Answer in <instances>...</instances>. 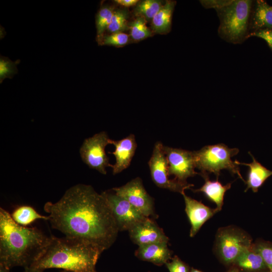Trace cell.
<instances>
[{"instance_id":"20","label":"cell","mask_w":272,"mask_h":272,"mask_svg":"<svg viewBox=\"0 0 272 272\" xmlns=\"http://www.w3.org/2000/svg\"><path fill=\"white\" fill-rule=\"evenodd\" d=\"M174 6V2H167L152 19V28L155 32L162 34L169 30Z\"/></svg>"},{"instance_id":"24","label":"cell","mask_w":272,"mask_h":272,"mask_svg":"<svg viewBox=\"0 0 272 272\" xmlns=\"http://www.w3.org/2000/svg\"><path fill=\"white\" fill-rule=\"evenodd\" d=\"M130 35L134 41L144 39L151 35V32L146 25L145 18L139 16L129 26Z\"/></svg>"},{"instance_id":"36","label":"cell","mask_w":272,"mask_h":272,"mask_svg":"<svg viewBox=\"0 0 272 272\" xmlns=\"http://www.w3.org/2000/svg\"><path fill=\"white\" fill-rule=\"evenodd\" d=\"M190 272H202L201 271H200L197 269H195V268H192L190 270Z\"/></svg>"},{"instance_id":"21","label":"cell","mask_w":272,"mask_h":272,"mask_svg":"<svg viewBox=\"0 0 272 272\" xmlns=\"http://www.w3.org/2000/svg\"><path fill=\"white\" fill-rule=\"evenodd\" d=\"M11 216L13 220L18 224L27 227L35 220L43 219L48 221V216H45L39 214L33 207L23 205L17 208L14 210Z\"/></svg>"},{"instance_id":"8","label":"cell","mask_w":272,"mask_h":272,"mask_svg":"<svg viewBox=\"0 0 272 272\" xmlns=\"http://www.w3.org/2000/svg\"><path fill=\"white\" fill-rule=\"evenodd\" d=\"M111 139L105 131H101L86 139L83 142L80 154L82 161L90 168L106 174V168L111 167L105 153L106 147Z\"/></svg>"},{"instance_id":"37","label":"cell","mask_w":272,"mask_h":272,"mask_svg":"<svg viewBox=\"0 0 272 272\" xmlns=\"http://www.w3.org/2000/svg\"><path fill=\"white\" fill-rule=\"evenodd\" d=\"M60 272H71V271H66V270H61ZM96 272H97V271H96Z\"/></svg>"},{"instance_id":"32","label":"cell","mask_w":272,"mask_h":272,"mask_svg":"<svg viewBox=\"0 0 272 272\" xmlns=\"http://www.w3.org/2000/svg\"><path fill=\"white\" fill-rule=\"evenodd\" d=\"M115 2L121 6L125 7H130L135 5L138 1L137 0H116Z\"/></svg>"},{"instance_id":"9","label":"cell","mask_w":272,"mask_h":272,"mask_svg":"<svg viewBox=\"0 0 272 272\" xmlns=\"http://www.w3.org/2000/svg\"><path fill=\"white\" fill-rule=\"evenodd\" d=\"M111 209L119 231H128L146 217L127 200L108 191L101 193Z\"/></svg>"},{"instance_id":"35","label":"cell","mask_w":272,"mask_h":272,"mask_svg":"<svg viewBox=\"0 0 272 272\" xmlns=\"http://www.w3.org/2000/svg\"><path fill=\"white\" fill-rule=\"evenodd\" d=\"M227 272H241V271L237 267L233 265Z\"/></svg>"},{"instance_id":"12","label":"cell","mask_w":272,"mask_h":272,"mask_svg":"<svg viewBox=\"0 0 272 272\" xmlns=\"http://www.w3.org/2000/svg\"><path fill=\"white\" fill-rule=\"evenodd\" d=\"M128 232L131 240L139 246L169 241L163 230L150 218L138 223Z\"/></svg>"},{"instance_id":"4","label":"cell","mask_w":272,"mask_h":272,"mask_svg":"<svg viewBox=\"0 0 272 272\" xmlns=\"http://www.w3.org/2000/svg\"><path fill=\"white\" fill-rule=\"evenodd\" d=\"M194 153L195 167L200 171L199 174L213 173L217 179L221 170L227 169L245 182L240 174L238 165L231 159L239 153L238 149L230 148L224 144H218L206 146Z\"/></svg>"},{"instance_id":"15","label":"cell","mask_w":272,"mask_h":272,"mask_svg":"<svg viewBox=\"0 0 272 272\" xmlns=\"http://www.w3.org/2000/svg\"><path fill=\"white\" fill-rule=\"evenodd\" d=\"M134 254L139 259L158 266L165 264L172 258V252L168 248V243H153L139 246Z\"/></svg>"},{"instance_id":"5","label":"cell","mask_w":272,"mask_h":272,"mask_svg":"<svg viewBox=\"0 0 272 272\" xmlns=\"http://www.w3.org/2000/svg\"><path fill=\"white\" fill-rule=\"evenodd\" d=\"M252 1H233L229 5L217 10L220 19V35L225 40L238 43L245 38Z\"/></svg>"},{"instance_id":"3","label":"cell","mask_w":272,"mask_h":272,"mask_svg":"<svg viewBox=\"0 0 272 272\" xmlns=\"http://www.w3.org/2000/svg\"><path fill=\"white\" fill-rule=\"evenodd\" d=\"M102 253L80 240L51 236L43 252L30 268L43 271L58 268L71 272H96V265Z\"/></svg>"},{"instance_id":"34","label":"cell","mask_w":272,"mask_h":272,"mask_svg":"<svg viewBox=\"0 0 272 272\" xmlns=\"http://www.w3.org/2000/svg\"><path fill=\"white\" fill-rule=\"evenodd\" d=\"M23 272H44V271L29 267L24 268Z\"/></svg>"},{"instance_id":"13","label":"cell","mask_w":272,"mask_h":272,"mask_svg":"<svg viewBox=\"0 0 272 272\" xmlns=\"http://www.w3.org/2000/svg\"><path fill=\"white\" fill-rule=\"evenodd\" d=\"M185 202V211L191 225L190 236L194 237L204 223L219 211L212 209L183 192L181 194Z\"/></svg>"},{"instance_id":"10","label":"cell","mask_w":272,"mask_h":272,"mask_svg":"<svg viewBox=\"0 0 272 272\" xmlns=\"http://www.w3.org/2000/svg\"><path fill=\"white\" fill-rule=\"evenodd\" d=\"M163 151L168 163L169 175L174 176V178L180 181L186 182L188 177L199 174L195 171L194 151L164 145Z\"/></svg>"},{"instance_id":"2","label":"cell","mask_w":272,"mask_h":272,"mask_svg":"<svg viewBox=\"0 0 272 272\" xmlns=\"http://www.w3.org/2000/svg\"><path fill=\"white\" fill-rule=\"evenodd\" d=\"M50 237L36 227L18 224L7 211L0 208V263L10 268L30 267L43 252Z\"/></svg>"},{"instance_id":"31","label":"cell","mask_w":272,"mask_h":272,"mask_svg":"<svg viewBox=\"0 0 272 272\" xmlns=\"http://www.w3.org/2000/svg\"><path fill=\"white\" fill-rule=\"evenodd\" d=\"M249 36H256L264 40L272 50V30H260L251 33Z\"/></svg>"},{"instance_id":"38","label":"cell","mask_w":272,"mask_h":272,"mask_svg":"<svg viewBox=\"0 0 272 272\" xmlns=\"http://www.w3.org/2000/svg\"><path fill=\"white\" fill-rule=\"evenodd\" d=\"M267 272H272V270H268Z\"/></svg>"},{"instance_id":"1","label":"cell","mask_w":272,"mask_h":272,"mask_svg":"<svg viewBox=\"0 0 272 272\" xmlns=\"http://www.w3.org/2000/svg\"><path fill=\"white\" fill-rule=\"evenodd\" d=\"M43 209L53 229L102 252L116 239L119 230L112 211L102 193L90 185L73 186L57 201L46 202Z\"/></svg>"},{"instance_id":"17","label":"cell","mask_w":272,"mask_h":272,"mask_svg":"<svg viewBox=\"0 0 272 272\" xmlns=\"http://www.w3.org/2000/svg\"><path fill=\"white\" fill-rule=\"evenodd\" d=\"M249 154L252 158L251 163H241L237 160H235V162L238 165H243L249 167L247 178L245 182L247 186L245 191L251 189L254 192H256L264 181L272 175V171L267 169L257 161L250 152Z\"/></svg>"},{"instance_id":"27","label":"cell","mask_w":272,"mask_h":272,"mask_svg":"<svg viewBox=\"0 0 272 272\" xmlns=\"http://www.w3.org/2000/svg\"><path fill=\"white\" fill-rule=\"evenodd\" d=\"M19 60L13 62L8 58L2 57L0 59V82L6 78H11L17 73L16 65L19 63Z\"/></svg>"},{"instance_id":"6","label":"cell","mask_w":272,"mask_h":272,"mask_svg":"<svg viewBox=\"0 0 272 272\" xmlns=\"http://www.w3.org/2000/svg\"><path fill=\"white\" fill-rule=\"evenodd\" d=\"M252 244L249 234L237 227L228 226L218 230L215 250L223 263L233 265L239 255L250 248Z\"/></svg>"},{"instance_id":"28","label":"cell","mask_w":272,"mask_h":272,"mask_svg":"<svg viewBox=\"0 0 272 272\" xmlns=\"http://www.w3.org/2000/svg\"><path fill=\"white\" fill-rule=\"evenodd\" d=\"M128 36L123 32H117L103 37L102 44L104 45L122 46L128 42Z\"/></svg>"},{"instance_id":"26","label":"cell","mask_w":272,"mask_h":272,"mask_svg":"<svg viewBox=\"0 0 272 272\" xmlns=\"http://www.w3.org/2000/svg\"><path fill=\"white\" fill-rule=\"evenodd\" d=\"M253 246L262 256L269 270H272V243L266 241H256Z\"/></svg>"},{"instance_id":"33","label":"cell","mask_w":272,"mask_h":272,"mask_svg":"<svg viewBox=\"0 0 272 272\" xmlns=\"http://www.w3.org/2000/svg\"><path fill=\"white\" fill-rule=\"evenodd\" d=\"M11 269L7 266L0 263V272H11Z\"/></svg>"},{"instance_id":"16","label":"cell","mask_w":272,"mask_h":272,"mask_svg":"<svg viewBox=\"0 0 272 272\" xmlns=\"http://www.w3.org/2000/svg\"><path fill=\"white\" fill-rule=\"evenodd\" d=\"M204 179L205 183L199 188L192 189L194 192H202L211 201L216 205V209L219 212L224 203V197L226 192L231 188V183L222 185L218 180L211 181L208 173L199 174Z\"/></svg>"},{"instance_id":"23","label":"cell","mask_w":272,"mask_h":272,"mask_svg":"<svg viewBox=\"0 0 272 272\" xmlns=\"http://www.w3.org/2000/svg\"><path fill=\"white\" fill-rule=\"evenodd\" d=\"M163 6L160 1L146 0L139 3L135 9L136 14L148 19H152Z\"/></svg>"},{"instance_id":"14","label":"cell","mask_w":272,"mask_h":272,"mask_svg":"<svg viewBox=\"0 0 272 272\" xmlns=\"http://www.w3.org/2000/svg\"><path fill=\"white\" fill-rule=\"evenodd\" d=\"M110 144L115 147V150L109 153L113 154L115 158V162L111 166L113 174L115 175L129 167L135 154L137 144L135 135L130 134L120 140L111 139Z\"/></svg>"},{"instance_id":"11","label":"cell","mask_w":272,"mask_h":272,"mask_svg":"<svg viewBox=\"0 0 272 272\" xmlns=\"http://www.w3.org/2000/svg\"><path fill=\"white\" fill-rule=\"evenodd\" d=\"M117 195L127 200L146 217L154 214V200L146 190L140 177L135 178L125 184L112 189Z\"/></svg>"},{"instance_id":"18","label":"cell","mask_w":272,"mask_h":272,"mask_svg":"<svg viewBox=\"0 0 272 272\" xmlns=\"http://www.w3.org/2000/svg\"><path fill=\"white\" fill-rule=\"evenodd\" d=\"M233 265L245 272H267L269 270L259 253L252 246L243 251Z\"/></svg>"},{"instance_id":"30","label":"cell","mask_w":272,"mask_h":272,"mask_svg":"<svg viewBox=\"0 0 272 272\" xmlns=\"http://www.w3.org/2000/svg\"><path fill=\"white\" fill-rule=\"evenodd\" d=\"M233 1H201L202 5L206 8H215L217 10L224 8Z\"/></svg>"},{"instance_id":"25","label":"cell","mask_w":272,"mask_h":272,"mask_svg":"<svg viewBox=\"0 0 272 272\" xmlns=\"http://www.w3.org/2000/svg\"><path fill=\"white\" fill-rule=\"evenodd\" d=\"M127 13L123 10L114 11L111 23L107 28L108 31L112 33L122 32L127 29Z\"/></svg>"},{"instance_id":"7","label":"cell","mask_w":272,"mask_h":272,"mask_svg":"<svg viewBox=\"0 0 272 272\" xmlns=\"http://www.w3.org/2000/svg\"><path fill=\"white\" fill-rule=\"evenodd\" d=\"M163 146L160 142L155 143L148 162L151 178L158 187L182 194L185 190L191 189L194 185L169 178L168 166Z\"/></svg>"},{"instance_id":"29","label":"cell","mask_w":272,"mask_h":272,"mask_svg":"<svg viewBox=\"0 0 272 272\" xmlns=\"http://www.w3.org/2000/svg\"><path fill=\"white\" fill-rule=\"evenodd\" d=\"M169 272H190L189 266L175 255L165 264Z\"/></svg>"},{"instance_id":"22","label":"cell","mask_w":272,"mask_h":272,"mask_svg":"<svg viewBox=\"0 0 272 272\" xmlns=\"http://www.w3.org/2000/svg\"><path fill=\"white\" fill-rule=\"evenodd\" d=\"M113 9L110 7H102L99 11L96 17V24L97 33V40L99 43H102L103 33L111 23L113 15Z\"/></svg>"},{"instance_id":"19","label":"cell","mask_w":272,"mask_h":272,"mask_svg":"<svg viewBox=\"0 0 272 272\" xmlns=\"http://www.w3.org/2000/svg\"><path fill=\"white\" fill-rule=\"evenodd\" d=\"M252 27L256 31L272 30V7L262 0L256 2Z\"/></svg>"}]
</instances>
